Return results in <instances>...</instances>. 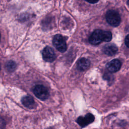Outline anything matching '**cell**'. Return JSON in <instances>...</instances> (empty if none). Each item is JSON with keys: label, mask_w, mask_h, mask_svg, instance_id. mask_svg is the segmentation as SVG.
<instances>
[{"label": "cell", "mask_w": 129, "mask_h": 129, "mask_svg": "<svg viewBox=\"0 0 129 129\" xmlns=\"http://www.w3.org/2000/svg\"><path fill=\"white\" fill-rule=\"evenodd\" d=\"M21 101L25 107L28 108L32 109V108H34L36 106V104L35 103L34 100L33 98L31 96L27 95L23 97Z\"/></svg>", "instance_id": "cell-8"}, {"label": "cell", "mask_w": 129, "mask_h": 129, "mask_svg": "<svg viewBox=\"0 0 129 129\" xmlns=\"http://www.w3.org/2000/svg\"><path fill=\"white\" fill-rule=\"evenodd\" d=\"M125 44L126 46L129 47V34L126 35L125 38Z\"/></svg>", "instance_id": "cell-15"}, {"label": "cell", "mask_w": 129, "mask_h": 129, "mask_svg": "<svg viewBox=\"0 0 129 129\" xmlns=\"http://www.w3.org/2000/svg\"><path fill=\"white\" fill-rule=\"evenodd\" d=\"M54 47L60 52H64L67 50V46L64 38L59 34L55 35L52 40Z\"/></svg>", "instance_id": "cell-2"}, {"label": "cell", "mask_w": 129, "mask_h": 129, "mask_svg": "<svg viewBox=\"0 0 129 129\" xmlns=\"http://www.w3.org/2000/svg\"><path fill=\"white\" fill-rule=\"evenodd\" d=\"M127 3V5H128V6H129V1H127V3Z\"/></svg>", "instance_id": "cell-17"}, {"label": "cell", "mask_w": 129, "mask_h": 129, "mask_svg": "<svg viewBox=\"0 0 129 129\" xmlns=\"http://www.w3.org/2000/svg\"><path fill=\"white\" fill-rule=\"evenodd\" d=\"M94 120V116L91 113H88L85 116H80L77 120V123L82 127H84Z\"/></svg>", "instance_id": "cell-6"}, {"label": "cell", "mask_w": 129, "mask_h": 129, "mask_svg": "<svg viewBox=\"0 0 129 129\" xmlns=\"http://www.w3.org/2000/svg\"><path fill=\"white\" fill-rule=\"evenodd\" d=\"M6 67L8 71L10 72H12L16 69V64L14 61L9 60L7 62L6 64Z\"/></svg>", "instance_id": "cell-11"}, {"label": "cell", "mask_w": 129, "mask_h": 129, "mask_svg": "<svg viewBox=\"0 0 129 129\" xmlns=\"http://www.w3.org/2000/svg\"><path fill=\"white\" fill-rule=\"evenodd\" d=\"M33 92L37 98L42 100L47 99L49 96L47 89L41 85H36L33 89Z\"/></svg>", "instance_id": "cell-3"}, {"label": "cell", "mask_w": 129, "mask_h": 129, "mask_svg": "<svg viewBox=\"0 0 129 129\" xmlns=\"http://www.w3.org/2000/svg\"><path fill=\"white\" fill-rule=\"evenodd\" d=\"M0 69H1V64H0Z\"/></svg>", "instance_id": "cell-18"}, {"label": "cell", "mask_w": 129, "mask_h": 129, "mask_svg": "<svg viewBox=\"0 0 129 129\" xmlns=\"http://www.w3.org/2000/svg\"><path fill=\"white\" fill-rule=\"evenodd\" d=\"M0 39H1V35H0Z\"/></svg>", "instance_id": "cell-19"}, {"label": "cell", "mask_w": 129, "mask_h": 129, "mask_svg": "<svg viewBox=\"0 0 129 129\" xmlns=\"http://www.w3.org/2000/svg\"><path fill=\"white\" fill-rule=\"evenodd\" d=\"M118 50L117 47L113 44H108L103 47L104 52L109 56H112L116 53Z\"/></svg>", "instance_id": "cell-9"}, {"label": "cell", "mask_w": 129, "mask_h": 129, "mask_svg": "<svg viewBox=\"0 0 129 129\" xmlns=\"http://www.w3.org/2000/svg\"><path fill=\"white\" fill-rule=\"evenodd\" d=\"M106 19L107 22L111 26L116 27L120 23L121 18L119 14L114 10H109L106 14Z\"/></svg>", "instance_id": "cell-1"}, {"label": "cell", "mask_w": 129, "mask_h": 129, "mask_svg": "<svg viewBox=\"0 0 129 129\" xmlns=\"http://www.w3.org/2000/svg\"><path fill=\"white\" fill-rule=\"evenodd\" d=\"M90 61L85 58H82L79 60L77 63V68L80 71H84L90 66Z\"/></svg>", "instance_id": "cell-10"}, {"label": "cell", "mask_w": 129, "mask_h": 129, "mask_svg": "<svg viewBox=\"0 0 129 129\" xmlns=\"http://www.w3.org/2000/svg\"><path fill=\"white\" fill-rule=\"evenodd\" d=\"M87 2L90 3V4H95L96 3H98V1H96V2H89V1H87Z\"/></svg>", "instance_id": "cell-16"}, {"label": "cell", "mask_w": 129, "mask_h": 129, "mask_svg": "<svg viewBox=\"0 0 129 129\" xmlns=\"http://www.w3.org/2000/svg\"><path fill=\"white\" fill-rule=\"evenodd\" d=\"M42 54L43 59L47 62H52L56 58L53 49L49 46H46L43 49Z\"/></svg>", "instance_id": "cell-5"}, {"label": "cell", "mask_w": 129, "mask_h": 129, "mask_svg": "<svg viewBox=\"0 0 129 129\" xmlns=\"http://www.w3.org/2000/svg\"><path fill=\"white\" fill-rule=\"evenodd\" d=\"M112 77H113V76H112V75H111L110 74H105V75H104L103 78H104L105 79L107 80H108V78H109V80H111V77L113 78Z\"/></svg>", "instance_id": "cell-14"}, {"label": "cell", "mask_w": 129, "mask_h": 129, "mask_svg": "<svg viewBox=\"0 0 129 129\" xmlns=\"http://www.w3.org/2000/svg\"><path fill=\"white\" fill-rule=\"evenodd\" d=\"M121 62L117 59H114L106 64L107 69L111 73L117 72L121 67Z\"/></svg>", "instance_id": "cell-7"}, {"label": "cell", "mask_w": 129, "mask_h": 129, "mask_svg": "<svg viewBox=\"0 0 129 129\" xmlns=\"http://www.w3.org/2000/svg\"><path fill=\"white\" fill-rule=\"evenodd\" d=\"M104 40V31L100 29L95 30L89 37V42L94 45L100 43Z\"/></svg>", "instance_id": "cell-4"}, {"label": "cell", "mask_w": 129, "mask_h": 129, "mask_svg": "<svg viewBox=\"0 0 129 129\" xmlns=\"http://www.w3.org/2000/svg\"><path fill=\"white\" fill-rule=\"evenodd\" d=\"M5 127V121L1 117H0V129H4Z\"/></svg>", "instance_id": "cell-13"}, {"label": "cell", "mask_w": 129, "mask_h": 129, "mask_svg": "<svg viewBox=\"0 0 129 129\" xmlns=\"http://www.w3.org/2000/svg\"><path fill=\"white\" fill-rule=\"evenodd\" d=\"M112 39V33L108 31H104V40L103 41L109 42Z\"/></svg>", "instance_id": "cell-12"}]
</instances>
